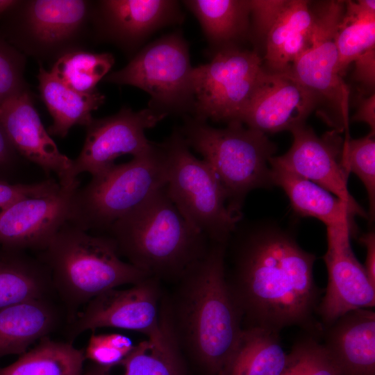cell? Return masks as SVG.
<instances>
[{
    "label": "cell",
    "instance_id": "836d02e7",
    "mask_svg": "<svg viewBox=\"0 0 375 375\" xmlns=\"http://www.w3.org/2000/svg\"><path fill=\"white\" fill-rule=\"evenodd\" d=\"M25 55L0 34V106L10 98L29 90L24 79Z\"/></svg>",
    "mask_w": 375,
    "mask_h": 375
},
{
    "label": "cell",
    "instance_id": "7402d4cb",
    "mask_svg": "<svg viewBox=\"0 0 375 375\" xmlns=\"http://www.w3.org/2000/svg\"><path fill=\"white\" fill-rule=\"evenodd\" d=\"M159 332L135 344L121 361L110 366L92 363L83 375H188L185 358L160 315Z\"/></svg>",
    "mask_w": 375,
    "mask_h": 375
},
{
    "label": "cell",
    "instance_id": "2e32d148",
    "mask_svg": "<svg viewBox=\"0 0 375 375\" xmlns=\"http://www.w3.org/2000/svg\"><path fill=\"white\" fill-rule=\"evenodd\" d=\"M183 20L172 0L94 1L91 25L94 36L133 53L155 31Z\"/></svg>",
    "mask_w": 375,
    "mask_h": 375
},
{
    "label": "cell",
    "instance_id": "277c9868",
    "mask_svg": "<svg viewBox=\"0 0 375 375\" xmlns=\"http://www.w3.org/2000/svg\"><path fill=\"white\" fill-rule=\"evenodd\" d=\"M38 258L50 273L67 323L81 306L102 292L149 276L124 261L108 235H92L68 223L39 251Z\"/></svg>",
    "mask_w": 375,
    "mask_h": 375
},
{
    "label": "cell",
    "instance_id": "3957f363",
    "mask_svg": "<svg viewBox=\"0 0 375 375\" xmlns=\"http://www.w3.org/2000/svg\"><path fill=\"white\" fill-rule=\"evenodd\" d=\"M104 234L112 239L121 257L162 283L179 280L210 243L184 218L166 185Z\"/></svg>",
    "mask_w": 375,
    "mask_h": 375
},
{
    "label": "cell",
    "instance_id": "7a4b0ae2",
    "mask_svg": "<svg viewBox=\"0 0 375 375\" xmlns=\"http://www.w3.org/2000/svg\"><path fill=\"white\" fill-rule=\"evenodd\" d=\"M226 243L210 242L206 253L164 291L160 314L186 360L218 375L242 330L241 312L225 276Z\"/></svg>",
    "mask_w": 375,
    "mask_h": 375
},
{
    "label": "cell",
    "instance_id": "d4e9b609",
    "mask_svg": "<svg viewBox=\"0 0 375 375\" xmlns=\"http://www.w3.org/2000/svg\"><path fill=\"white\" fill-rule=\"evenodd\" d=\"M37 78L41 99L53 119L47 131L50 135L64 138L74 126H88L93 119L92 112L104 103L105 96L98 90L90 94L76 92L42 65Z\"/></svg>",
    "mask_w": 375,
    "mask_h": 375
},
{
    "label": "cell",
    "instance_id": "8d00e7d4",
    "mask_svg": "<svg viewBox=\"0 0 375 375\" xmlns=\"http://www.w3.org/2000/svg\"><path fill=\"white\" fill-rule=\"evenodd\" d=\"M60 185L53 178L31 184H10L0 181V212L24 197L49 192Z\"/></svg>",
    "mask_w": 375,
    "mask_h": 375
},
{
    "label": "cell",
    "instance_id": "603a6c76",
    "mask_svg": "<svg viewBox=\"0 0 375 375\" xmlns=\"http://www.w3.org/2000/svg\"><path fill=\"white\" fill-rule=\"evenodd\" d=\"M310 2L288 0L266 37V71L285 74L308 47L313 30Z\"/></svg>",
    "mask_w": 375,
    "mask_h": 375
},
{
    "label": "cell",
    "instance_id": "30bf717a",
    "mask_svg": "<svg viewBox=\"0 0 375 375\" xmlns=\"http://www.w3.org/2000/svg\"><path fill=\"white\" fill-rule=\"evenodd\" d=\"M314 26L308 47L291 65L286 74L317 98L318 114L340 133L348 128V87L338 70L335 44L338 28L345 10L344 1H324L312 7Z\"/></svg>",
    "mask_w": 375,
    "mask_h": 375
},
{
    "label": "cell",
    "instance_id": "484cf974",
    "mask_svg": "<svg viewBox=\"0 0 375 375\" xmlns=\"http://www.w3.org/2000/svg\"><path fill=\"white\" fill-rule=\"evenodd\" d=\"M53 293L50 273L38 258L0 247V308Z\"/></svg>",
    "mask_w": 375,
    "mask_h": 375
},
{
    "label": "cell",
    "instance_id": "9c48e42d",
    "mask_svg": "<svg viewBox=\"0 0 375 375\" xmlns=\"http://www.w3.org/2000/svg\"><path fill=\"white\" fill-rule=\"evenodd\" d=\"M193 71L188 43L175 31L143 47L103 80L144 90L151 97L148 108L165 117L185 116L191 115L194 101Z\"/></svg>",
    "mask_w": 375,
    "mask_h": 375
},
{
    "label": "cell",
    "instance_id": "f546056e",
    "mask_svg": "<svg viewBox=\"0 0 375 375\" xmlns=\"http://www.w3.org/2000/svg\"><path fill=\"white\" fill-rule=\"evenodd\" d=\"M344 12L335 36L341 76L358 56L375 48V1H344Z\"/></svg>",
    "mask_w": 375,
    "mask_h": 375
},
{
    "label": "cell",
    "instance_id": "e0dca14e",
    "mask_svg": "<svg viewBox=\"0 0 375 375\" xmlns=\"http://www.w3.org/2000/svg\"><path fill=\"white\" fill-rule=\"evenodd\" d=\"M76 179L43 194L24 197L0 212V247L43 250L67 222Z\"/></svg>",
    "mask_w": 375,
    "mask_h": 375
},
{
    "label": "cell",
    "instance_id": "ffe728a7",
    "mask_svg": "<svg viewBox=\"0 0 375 375\" xmlns=\"http://www.w3.org/2000/svg\"><path fill=\"white\" fill-rule=\"evenodd\" d=\"M322 343L341 375H375V312L349 311L324 328Z\"/></svg>",
    "mask_w": 375,
    "mask_h": 375
},
{
    "label": "cell",
    "instance_id": "74e56055",
    "mask_svg": "<svg viewBox=\"0 0 375 375\" xmlns=\"http://www.w3.org/2000/svg\"><path fill=\"white\" fill-rule=\"evenodd\" d=\"M354 62L353 77L365 88L374 90L375 85V48L358 56Z\"/></svg>",
    "mask_w": 375,
    "mask_h": 375
},
{
    "label": "cell",
    "instance_id": "f1b7e54d",
    "mask_svg": "<svg viewBox=\"0 0 375 375\" xmlns=\"http://www.w3.org/2000/svg\"><path fill=\"white\" fill-rule=\"evenodd\" d=\"M85 360L84 350L45 337L15 362L0 368V375H83Z\"/></svg>",
    "mask_w": 375,
    "mask_h": 375
},
{
    "label": "cell",
    "instance_id": "8992f818",
    "mask_svg": "<svg viewBox=\"0 0 375 375\" xmlns=\"http://www.w3.org/2000/svg\"><path fill=\"white\" fill-rule=\"evenodd\" d=\"M167 184L161 144L92 176L72 196L67 223L85 231L104 234L117 221Z\"/></svg>",
    "mask_w": 375,
    "mask_h": 375
},
{
    "label": "cell",
    "instance_id": "5bb4252c",
    "mask_svg": "<svg viewBox=\"0 0 375 375\" xmlns=\"http://www.w3.org/2000/svg\"><path fill=\"white\" fill-rule=\"evenodd\" d=\"M354 231L350 222L326 226L328 282L317 310L323 328L349 311L375 306V286L351 246Z\"/></svg>",
    "mask_w": 375,
    "mask_h": 375
},
{
    "label": "cell",
    "instance_id": "ab89813d",
    "mask_svg": "<svg viewBox=\"0 0 375 375\" xmlns=\"http://www.w3.org/2000/svg\"><path fill=\"white\" fill-rule=\"evenodd\" d=\"M360 242L366 249V258L363 265L369 279L375 286V233L368 232L360 237Z\"/></svg>",
    "mask_w": 375,
    "mask_h": 375
},
{
    "label": "cell",
    "instance_id": "1f68e13d",
    "mask_svg": "<svg viewBox=\"0 0 375 375\" xmlns=\"http://www.w3.org/2000/svg\"><path fill=\"white\" fill-rule=\"evenodd\" d=\"M342 164L348 174H355L363 183L369 200V215L374 219L375 212V140L370 133L361 138L343 141Z\"/></svg>",
    "mask_w": 375,
    "mask_h": 375
},
{
    "label": "cell",
    "instance_id": "4fadbf2b",
    "mask_svg": "<svg viewBox=\"0 0 375 375\" xmlns=\"http://www.w3.org/2000/svg\"><path fill=\"white\" fill-rule=\"evenodd\" d=\"M165 115L149 108L133 111L124 107L110 116L92 119L86 126L82 150L72 159L71 178L83 172L98 174L115 165L120 156L135 157L151 150L155 142L149 141L146 130L154 127Z\"/></svg>",
    "mask_w": 375,
    "mask_h": 375
},
{
    "label": "cell",
    "instance_id": "b9f144b4",
    "mask_svg": "<svg viewBox=\"0 0 375 375\" xmlns=\"http://www.w3.org/2000/svg\"><path fill=\"white\" fill-rule=\"evenodd\" d=\"M17 1V0H0V19Z\"/></svg>",
    "mask_w": 375,
    "mask_h": 375
},
{
    "label": "cell",
    "instance_id": "60d3db41",
    "mask_svg": "<svg viewBox=\"0 0 375 375\" xmlns=\"http://www.w3.org/2000/svg\"><path fill=\"white\" fill-rule=\"evenodd\" d=\"M17 156L18 153L0 125V169H3L13 165Z\"/></svg>",
    "mask_w": 375,
    "mask_h": 375
},
{
    "label": "cell",
    "instance_id": "d6986e66",
    "mask_svg": "<svg viewBox=\"0 0 375 375\" xmlns=\"http://www.w3.org/2000/svg\"><path fill=\"white\" fill-rule=\"evenodd\" d=\"M0 125L17 153L46 174H56L60 185L67 186L78 179L71 178L72 159L60 151L45 129L30 90L10 98L0 106Z\"/></svg>",
    "mask_w": 375,
    "mask_h": 375
},
{
    "label": "cell",
    "instance_id": "44dd1931",
    "mask_svg": "<svg viewBox=\"0 0 375 375\" xmlns=\"http://www.w3.org/2000/svg\"><path fill=\"white\" fill-rule=\"evenodd\" d=\"M60 322V311L50 298L29 300L0 308V359L22 355L47 337Z\"/></svg>",
    "mask_w": 375,
    "mask_h": 375
},
{
    "label": "cell",
    "instance_id": "52a82bcc",
    "mask_svg": "<svg viewBox=\"0 0 375 375\" xmlns=\"http://www.w3.org/2000/svg\"><path fill=\"white\" fill-rule=\"evenodd\" d=\"M160 144L165 156L166 188L174 203L210 242L227 243L242 215L228 208L211 167L192 154L177 128Z\"/></svg>",
    "mask_w": 375,
    "mask_h": 375
},
{
    "label": "cell",
    "instance_id": "4316f807",
    "mask_svg": "<svg viewBox=\"0 0 375 375\" xmlns=\"http://www.w3.org/2000/svg\"><path fill=\"white\" fill-rule=\"evenodd\" d=\"M287 358L279 333L260 327L243 328L218 375H281Z\"/></svg>",
    "mask_w": 375,
    "mask_h": 375
},
{
    "label": "cell",
    "instance_id": "f35d334b",
    "mask_svg": "<svg viewBox=\"0 0 375 375\" xmlns=\"http://www.w3.org/2000/svg\"><path fill=\"white\" fill-rule=\"evenodd\" d=\"M352 122H361L367 124L371 129L370 133H375V94L360 99L356 113L351 117Z\"/></svg>",
    "mask_w": 375,
    "mask_h": 375
},
{
    "label": "cell",
    "instance_id": "8fae6325",
    "mask_svg": "<svg viewBox=\"0 0 375 375\" xmlns=\"http://www.w3.org/2000/svg\"><path fill=\"white\" fill-rule=\"evenodd\" d=\"M264 69L256 51L238 47L219 51L208 63L194 67L190 116L206 122H238Z\"/></svg>",
    "mask_w": 375,
    "mask_h": 375
},
{
    "label": "cell",
    "instance_id": "4dcf8cb0",
    "mask_svg": "<svg viewBox=\"0 0 375 375\" xmlns=\"http://www.w3.org/2000/svg\"><path fill=\"white\" fill-rule=\"evenodd\" d=\"M114 63L115 58L110 53L78 49L58 58L49 72L69 88L90 94L97 90V85L108 74Z\"/></svg>",
    "mask_w": 375,
    "mask_h": 375
},
{
    "label": "cell",
    "instance_id": "ba28073f",
    "mask_svg": "<svg viewBox=\"0 0 375 375\" xmlns=\"http://www.w3.org/2000/svg\"><path fill=\"white\" fill-rule=\"evenodd\" d=\"M94 1L17 0L0 19V34L24 55L55 62L84 49Z\"/></svg>",
    "mask_w": 375,
    "mask_h": 375
},
{
    "label": "cell",
    "instance_id": "e575fe53",
    "mask_svg": "<svg viewBox=\"0 0 375 375\" xmlns=\"http://www.w3.org/2000/svg\"><path fill=\"white\" fill-rule=\"evenodd\" d=\"M135 344L127 336L119 333L92 334L84 355L85 360L100 366H110L124 359Z\"/></svg>",
    "mask_w": 375,
    "mask_h": 375
},
{
    "label": "cell",
    "instance_id": "d590c367",
    "mask_svg": "<svg viewBox=\"0 0 375 375\" xmlns=\"http://www.w3.org/2000/svg\"><path fill=\"white\" fill-rule=\"evenodd\" d=\"M288 0H248L253 29L260 38H266Z\"/></svg>",
    "mask_w": 375,
    "mask_h": 375
},
{
    "label": "cell",
    "instance_id": "ac0fdd59",
    "mask_svg": "<svg viewBox=\"0 0 375 375\" xmlns=\"http://www.w3.org/2000/svg\"><path fill=\"white\" fill-rule=\"evenodd\" d=\"M317 106L315 94L297 80L264 69L238 122L265 134L291 131Z\"/></svg>",
    "mask_w": 375,
    "mask_h": 375
},
{
    "label": "cell",
    "instance_id": "83f0119b",
    "mask_svg": "<svg viewBox=\"0 0 375 375\" xmlns=\"http://www.w3.org/2000/svg\"><path fill=\"white\" fill-rule=\"evenodd\" d=\"M198 19L212 56L237 47L249 28L248 0H188L183 1Z\"/></svg>",
    "mask_w": 375,
    "mask_h": 375
},
{
    "label": "cell",
    "instance_id": "d6a6232c",
    "mask_svg": "<svg viewBox=\"0 0 375 375\" xmlns=\"http://www.w3.org/2000/svg\"><path fill=\"white\" fill-rule=\"evenodd\" d=\"M281 375H341V373L324 344L310 335L292 346Z\"/></svg>",
    "mask_w": 375,
    "mask_h": 375
},
{
    "label": "cell",
    "instance_id": "cb8c5ba5",
    "mask_svg": "<svg viewBox=\"0 0 375 375\" xmlns=\"http://www.w3.org/2000/svg\"><path fill=\"white\" fill-rule=\"evenodd\" d=\"M269 164L272 185L283 190L299 215L316 218L326 226L353 223V217L358 214L349 204L312 181Z\"/></svg>",
    "mask_w": 375,
    "mask_h": 375
},
{
    "label": "cell",
    "instance_id": "5b68a950",
    "mask_svg": "<svg viewBox=\"0 0 375 375\" xmlns=\"http://www.w3.org/2000/svg\"><path fill=\"white\" fill-rule=\"evenodd\" d=\"M183 117L178 131L214 172L228 208L242 215L241 208L249 192L272 185L269 160L276 145L266 134L238 122L218 128L190 115Z\"/></svg>",
    "mask_w": 375,
    "mask_h": 375
},
{
    "label": "cell",
    "instance_id": "7c38bea8",
    "mask_svg": "<svg viewBox=\"0 0 375 375\" xmlns=\"http://www.w3.org/2000/svg\"><path fill=\"white\" fill-rule=\"evenodd\" d=\"M164 290L156 278L147 276L126 289L112 288L90 300L67 323V342L86 331L115 328L134 331L149 338L161 326L160 303Z\"/></svg>",
    "mask_w": 375,
    "mask_h": 375
},
{
    "label": "cell",
    "instance_id": "6da1fadb",
    "mask_svg": "<svg viewBox=\"0 0 375 375\" xmlns=\"http://www.w3.org/2000/svg\"><path fill=\"white\" fill-rule=\"evenodd\" d=\"M226 280L241 312L242 328L278 333L297 326L322 335L316 320L322 293L314 279L315 254L274 226L238 225L226 243Z\"/></svg>",
    "mask_w": 375,
    "mask_h": 375
},
{
    "label": "cell",
    "instance_id": "9a60e30c",
    "mask_svg": "<svg viewBox=\"0 0 375 375\" xmlns=\"http://www.w3.org/2000/svg\"><path fill=\"white\" fill-rule=\"evenodd\" d=\"M293 142L283 155L273 156L269 163L312 181L352 207L362 217L367 215L351 195L348 174L341 160L343 140L336 131L318 136L306 124L290 131Z\"/></svg>",
    "mask_w": 375,
    "mask_h": 375
}]
</instances>
